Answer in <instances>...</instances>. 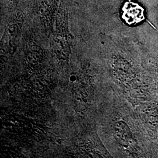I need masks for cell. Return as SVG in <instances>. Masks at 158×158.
Masks as SVG:
<instances>
[{"instance_id": "cell-1", "label": "cell", "mask_w": 158, "mask_h": 158, "mask_svg": "<svg viewBox=\"0 0 158 158\" xmlns=\"http://www.w3.org/2000/svg\"><path fill=\"white\" fill-rule=\"evenodd\" d=\"M137 35L142 57L158 98V30L147 22L138 29Z\"/></svg>"}, {"instance_id": "cell-2", "label": "cell", "mask_w": 158, "mask_h": 158, "mask_svg": "<svg viewBox=\"0 0 158 158\" xmlns=\"http://www.w3.org/2000/svg\"><path fill=\"white\" fill-rule=\"evenodd\" d=\"M145 8L135 1L128 0L122 8L121 18L130 25L142 24L146 21Z\"/></svg>"}]
</instances>
